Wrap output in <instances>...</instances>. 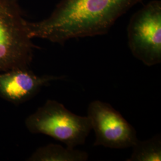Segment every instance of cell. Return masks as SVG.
<instances>
[{
  "label": "cell",
  "instance_id": "obj_1",
  "mask_svg": "<svg viewBox=\"0 0 161 161\" xmlns=\"http://www.w3.org/2000/svg\"><path fill=\"white\" fill-rule=\"evenodd\" d=\"M142 0H62L46 19L27 22L29 35L64 45L71 39L106 34Z\"/></svg>",
  "mask_w": 161,
  "mask_h": 161
},
{
  "label": "cell",
  "instance_id": "obj_2",
  "mask_svg": "<svg viewBox=\"0 0 161 161\" xmlns=\"http://www.w3.org/2000/svg\"><path fill=\"white\" fill-rule=\"evenodd\" d=\"M29 132L50 136L70 149L85 144L92 130L88 116L76 115L63 104L48 100L25 120Z\"/></svg>",
  "mask_w": 161,
  "mask_h": 161
},
{
  "label": "cell",
  "instance_id": "obj_3",
  "mask_svg": "<svg viewBox=\"0 0 161 161\" xmlns=\"http://www.w3.org/2000/svg\"><path fill=\"white\" fill-rule=\"evenodd\" d=\"M18 0H0V72L29 68L35 46Z\"/></svg>",
  "mask_w": 161,
  "mask_h": 161
},
{
  "label": "cell",
  "instance_id": "obj_4",
  "mask_svg": "<svg viewBox=\"0 0 161 161\" xmlns=\"http://www.w3.org/2000/svg\"><path fill=\"white\" fill-rule=\"evenodd\" d=\"M127 36L134 58L147 66L161 64V1H150L132 15Z\"/></svg>",
  "mask_w": 161,
  "mask_h": 161
},
{
  "label": "cell",
  "instance_id": "obj_5",
  "mask_svg": "<svg viewBox=\"0 0 161 161\" xmlns=\"http://www.w3.org/2000/svg\"><path fill=\"white\" fill-rule=\"evenodd\" d=\"M87 116L95 133V146L124 149L138 141L136 129L109 103L92 101L88 106Z\"/></svg>",
  "mask_w": 161,
  "mask_h": 161
},
{
  "label": "cell",
  "instance_id": "obj_6",
  "mask_svg": "<svg viewBox=\"0 0 161 161\" xmlns=\"http://www.w3.org/2000/svg\"><path fill=\"white\" fill-rule=\"evenodd\" d=\"M64 76L36 75L29 68L12 69L0 72V97L19 105L34 97L42 87Z\"/></svg>",
  "mask_w": 161,
  "mask_h": 161
},
{
  "label": "cell",
  "instance_id": "obj_7",
  "mask_svg": "<svg viewBox=\"0 0 161 161\" xmlns=\"http://www.w3.org/2000/svg\"><path fill=\"white\" fill-rule=\"evenodd\" d=\"M86 152L70 149L62 145L49 144L36 150L28 159L30 161H86Z\"/></svg>",
  "mask_w": 161,
  "mask_h": 161
},
{
  "label": "cell",
  "instance_id": "obj_8",
  "mask_svg": "<svg viewBox=\"0 0 161 161\" xmlns=\"http://www.w3.org/2000/svg\"><path fill=\"white\" fill-rule=\"evenodd\" d=\"M132 148V154L127 161H161L160 134H156L146 140H138Z\"/></svg>",
  "mask_w": 161,
  "mask_h": 161
}]
</instances>
